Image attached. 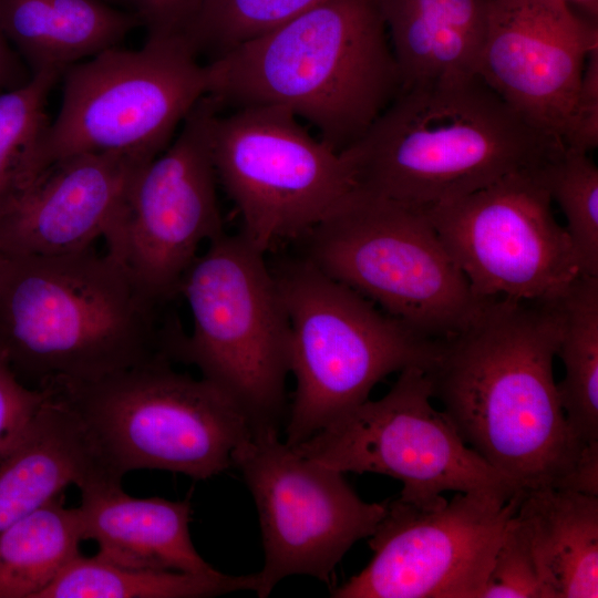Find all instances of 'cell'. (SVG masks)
I'll return each mask as SVG.
<instances>
[{"mask_svg":"<svg viewBox=\"0 0 598 598\" xmlns=\"http://www.w3.org/2000/svg\"><path fill=\"white\" fill-rule=\"evenodd\" d=\"M561 146L473 74L401 89L341 154L357 190L425 209L538 167Z\"/></svg>","mask_w":598,"mask_h":598,"instance_id":"277c9868","label":"cell"},{"mask_svg":"<svg viewBox=\"0 0 598 598\" xmlns=\"http://www.w3.org/2000/svg\"><path fill=\"white\" fill-rule=\"evenodd\" d=\"M303 239L320 269L427 338L457 333L487 300L419 207L355 189Z\"/></svg>","mask_w":598,"mask_h":598,"instance_id":"ba28073f","label":"cell"},{"mask_svg":"<svg viewBox=\"0 0 598 598\" xmlns=\"http://www.w3.org/2000/svg\"><path fill=\"white\" fill-rule=\"evenodd\" d=\"M265 256L240 234L224 233L195 258L178 288L192 316L178 362L196 367L231 398L252 431H279L290 327Z\"/></svg>","mask_w":598,"mask_h":598,"instance_id":"52a82bcc","label":"cell"},{"mask_svg":"<svg viewBox=\"0 0 598 598\" xmlns=\"http://www.w3.org/2000/svg\"><path fill=\"white\" fill-rule=\"evenodd\" d=\"M401 89L477 74L492 0H379Z\"/></svg>","mask_w":598,"mask_h":598,"instance_id":"ffe728a7","label":"cell"},{"mask_svg":"<svg viewBox=\"0 0 598 598\" xmlns=\"http://www.w3.org/2000/svg\"><path fill=\"white\" fill-rule=\"evenodd\" d=\"M45 390L20 437L0 454V533L70 485L111 481L75 413Z\"/></svg>","mask_w":598,"mask_h":598,"instance_id":"d6986e66","label":"cell"},{"mask_svg":"<svg viewBox=\"0 0 598 598\" xmlns=\"http://www.w3.org/2000/svg\"><path fill=\"white\" fill-rule=\"evenodd\" d=\"M565 368L557 392L565 416L584 443L598 442V277L580 275L559 297Z\"/></svg>","mask_w":598,"mask_h":598,"instance_id":"d4e9b609","label":"cell"},{"mask_svg":"<svg viewBox=\"0 0 598 598\" xmlns=\"http://www.w3.org/2000/svg\"><path fill=\"white\" fill-rule=\"evenodd\" d=\"M597 21L558 0H492L477 75L518 115L561 142Z\"/></svg>","mask_w":598,"mask_h":598,"instance_id":"2e32d148","label":"cell"},{"mask_svg":"<svg viewBox=\"0 0 598 598\" xmlns=\"http://www.w3.org/2000/svg\"><path fill=\"white\" fill-rule=\"evenodd\" d=\"M540 166L424 209L480 298L554 300L581 275Z\"/></svg>","mask_w":598,"mask_h":598,"instance_id":"4fadbf2b","label":"cell"},{"mask_svg":"<svg viewBox=\"0 0 598 598\" xmlns=\"http://www.w3.org/2000/svg\"><path fill=\"white\" fill-rule=\"evenodd\" d=\"M44 389L75 413L104 473L120 483L135 470L213 477L233 467L252 432L231 398L168 361Z\"/></svg>","mask_w":598,"mask_h":598,"instance_id":"8992f818","label":"cell"},{"mask_svg":"<svg viewBox=\"0 0 598 598\" xmlns=\"http://www.w3.org/2000/svg\"><path fill=\"white\" fill-rule=\"evenodd\" d=\"M168 301L93 246L0 255V352L23 384L40 390L178 362L185 332L165 311Z\"/></svg>","mask_w":598,"mask_h":598,"instance_id":"7a4b0ae2","label":"cell"},{"mask_svg":"<svg viewBox=\"0 0 598 598\" xmlns=\"http://www.w3.org/2000/svg\"><path fill=\"white\" fill-rule=\"evenodd\" d=\"M61 79L62 105L35 148L29 183L73 155L156 157L208 90L207 64L184 33L147 35L137 50H104Z\"/></svg>","mask_w":598,"mask_h":598,"instance_id":"9c48e42d","label":"cell"},{"mask_svg":"<svg viewBox=\"0 0 598 598\" xmlns=\"http://www.w3.org/2000/svg\"><path fill=\"white\" fill-rule=\"evenodd\" d=\"M31 78L28 66L0 30V90L18 87Z\"/></svg>","mask_w":598,"mask_h":598,"instance_id":"836d02e7","label":"cell"},{"mask_svg":"<svg viewBox=\"0 0 598 598\" xmlns=\"http://www.w3.org/2000/svg\"><path fill=\"white\" fill-rule=\"evenodd\" d=\"M561 322L559 298L487 299L425 371L463 442L522 492L563 489L587 445L554 379Z\"/></svg>","mask_w":598,"mask_h":598,"instance_id":"6da1fadb","label":"cell"},{"mask_svg":"<svg viewBox=\"0 0 598 598\" xmlns=\"http://www.w3.org/2000/svg\"><path fill=\"white\" fill-rule=\"evenodd\" d=\"M560 138L564 146L584 153L598 145V47L587 59Z\"/></svg>","mask_w":598,"mask_h":598,"instance_id":"4dcf8cb0","label":"cell"},{"mask_svg":"<svg viewBox=\"0 0 598 598\" xmlns=\"http://www.w3.org/2000/svg\"><path fill=\"white\" fill-rule=\"evenodd\" d=\"M259 517L264 565L256 595L265 598L290 576L328 582L346 553L373 534L388 501L359 497L343 473L299 454L279 431L251 432L234 452Z\"/></svg>","mask_w":598,"mask_h":598,"instance_id":"7c38bea8","label":"cell"},{"mask_svg":"<svg viewBox=\"0 0 598 598\" xmlns=\"http://www.w3.org/2000/svg\"><path fill=\"white\" fill-rule=\"evenodd\" d=\"M551 200L567 219L566 230L581 275L598 277V168L587 153L561 146L542 166Z\"/></svg>","mask_w":598,"mask_h":598,"instance_id":"4316f807","label":"cell"},{"mask_svg":"<svg viewBox=\"0 0 598 598\" xmlns=\"http://www.w3.org/2000/svg\"><path fill=\"white\" fill-rule=\"evenodd\" d=\"M565 3L574 2L580 6L587 13L588 18L597 21L598 17V0H558Z\"/></svg>","mask_w":598,"mask_h":598,"instance_id":"e575fe53","label":"cell"},{"mask_svg":"<svg viewBox=\"0 0 598 598\" xmlns=\"http://www.w3.org/2000/svg\"><path fill=\"white\" fill-rule=\"evenodd\" d=\"M83 542L78 507L64 493L0 533V598H38L80 555Z\"/></svg>","mask_w":598,"mask_h":598,"instance_id":"cb8c5ba5","label":"cell"},{"mask_svg":"<svg viewBox=\"0 0 598 598\" xmlns=\"http://www.w3.org/2000/svg\"><path fill=\"white\" fill-rule=\"evenodd\" d=\"M140 23L102 0H0V30L31 75L117 47Z\"/></svg>","mask_w":598,"mask_h":598,"instance_id":"44dd1931","label":"cell"},{"mask_svg":"<svg viewBox=\"0 0 598 598\" xmlns=\"http://www.w3.org/2000/svg\"><path fill=\"white\" fill-rule=\"evenodd\" d=\"M219 110L204 95L176 140L143 165L104 235L106 252L152 295L172 300L203 243L224 234L210 150Z\"/></svg>","mask_w":598,"mask_h":598,"instance_id":"5bb4252c","label":"cell"},{"mask_svg":"<svg viewBox=\"0 0 598 598\" xmlns=\"http://www.w3.org/2000/svg\"><path fill=\"white\" fill-rule=\"evenodd\" d=\"M431 399L425 371L406 368L384 396L368 399L292 447L341 473L396 478L403 484L398 498L424 509L446 504L447 491L519 492L463 442Z\"/></svg>","mask_w":598,"mask_h":598,"instance_id":"8fae6325","label":"cell"},{"mask_svg":"<svg viewBox=\"0 0 598 598\" xmlns=\"http://www.w3.org/2000/svg\"><path fill=\"white\" fill-rule=\"evenodd\" d=\"M481 598H544L525 526L508 519Z\"/></svg>","mask_w":598,"mask_h":598,"instance_id":"f1b7e54d","label":"cell"},{"mask_svg":"<svg viewBox=\"0 0 598 598\" xmlns=\"http://www.w3.org/2000/svg\"><path fill=\"white\" fill-rule=\"evenodd\" d=\"M148 35L185 33L200 0H131Z\"/></svg>","mask_w":598,"mask_h":598,"instance_id":"1f68e13d","label":"cell"},{"mask_svg":"<svg viewBox=\"0 0 598 598\" xmlns=\"http://www.w3.org/2000/svg\"><path fill=\"white\" fill-rule=\"evenodd\" d=\"M63 72L43 70L0 92V209L29 183L35 148L50 123L48 96Z\"/></svg>","mask_w":598,"mask_h":598,"instance_id":"484cf974","label":"cell"},{"mask_svg":"<svg viewBox=\"0 0 598 598\" xmlns=\"http://www.w3.org/2000/svg\"><path fill=\"white\" fill-rule=\"evenodd\" d=\"M563 489L598 496V442L585 446Z\"/></svg>","mask_w":598,"mask_h":598,"instance_id":"d6a6232c","label":"cell"},{"mask_svg":"<svg viewBox=\"0 0 598 598\" xmlns=\"http://www.w3.org/2000/svg\"><path fill=\"white\" fill-rule=\"evenodd\" d=\"M516 514L544 598H597L598 496L550 487L525 491Z\"/></svg>","mask_w":598,"mask_h":598,"instance_id":"7402d4cb","label":"cell"},{"mask_svg":"<svg viewBox=\"0 0 598 598\" xmlns=\"http://www.w3.org/2000/svg\"><path fill=\"white\" fill-rule=\"evenodd\" d=\"M152 159L86 153L51 164L0 209V255L56 256L91 247L111 227L137 171Z\"/></svg>","mask_w":598,"mask_h":598,"instance_id":"e0dca14e","label":"cell"},{"mask_svg":"<svg viewBox=\"0 0 598 598\" xmlns=\"http://www.w3.org/2000/svg\"><path fill=\"white\" fill-rule=\"evenodd\" d=\"M323 0H200L184 33L196 54L209 61L265 34Z\"/></svg>","mask_w":598,"mask_h":598,"instance_id":"83f0119b","label":"cell"},{"mask_svg":"<svg viewBox=\"0 0 598 598\" xmlns=\"http://www.w3.org/2000/svg\"><path fill=\"white\" fill-rule=\"evenodd\" d=\"M290 327L296 379L286 443L296 446L369 399L393 372L427 371L443 339L424 337L306 256L270 266Z\"/></svg>","mask_w":598,"mask_h":598,"instance_id":"5b68a950","label":"cell"},{"mask_svg":"<svg viewBox=\"0 0 598 598\" xmlns=\"http://www.w3.org/2000/svg\"><path fill=\"white\" fill-rule=\"evenodd\" d=\"M258 573L194 574L118 566L81 554L69 563L38 598H209L254 591Z\"/></svg>","mask_w":598,"mask_h":598,"instance_id":"603a6c76","label":"cell"},{"mask_svg":"<svg viewBox=\"0 0 598 598\" xmlns=\"http://www.w3.org/2000/svg\"><path fill=\"white\" fill-rule=\"evenodd\" d=\"M207 68L206 95L219 110L285 107L339 153L402 86L379 0H323Z\"/></svg>","mask_w":598,"mask_h":598,"instance_id":"3957f363","label":"cell"},{"mask_svg":"<svg viewBox=\"0 0 598 598\" xmlns=\"http://www.w3.org/2000/svg\"><path fill=\"white\" fill-rule=\"evenodd\" d=\"M522 491L457 494L424 509L399 498L369 536L371 561L332 598H481Z\"/></svg>","mask_w":598,"mask_h":598,"instance_id":"9a60e30c","label":"cell"},{"mask_svg":"<svg viewBox=\"0 0 598 598\" xmlns=\"http://www.w3.org/2000/svg\"><path fill=\"white\" fill-rule=\"evenodd\" d=\"M47 393L23 384L0 352V454L20 437Z\"/></svg>","mask_w":598,"mask_h":598,"instance_id":"f546056e","label":"cell"},{"mask_svg":"<svg viewBox=\"0 0 598 598\" xmlns=\"http://www.w3.org/2000/svg\"><path fill=\"white\" fill-rule=\"evenodd\" d=\"M83 540L96 556L132 568L207 574L217 570L196 550L189 534L192 504L162 497L136 498L121 483L95 481L80 488Z\"/></svg>","mask_w":598,"mask_h":598,"instance_id":"ac0fdd59","label":"cell"},{"mask_svg":"<svg viewBox=\"0 0 598 598\" xmlns=\"http://www.w3.org/2000/svg\"><path fill=\"white\" fill-rule=\"evenodd\" d=\"M210 150L217 179L239 212L240 235L264 254L303 239L355 190L342 154L281 106L216 113Z\"/></svg>","mask_w":598,"mask_h":598,"instance_id":"30bf717a","label":"cell"}]
</instances>
